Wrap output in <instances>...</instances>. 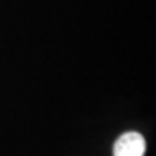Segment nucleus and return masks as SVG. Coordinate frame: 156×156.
<instances>
[{"label":"nucleus","instance_id":"f257e3e1","mask_svg":"<svg viewBox=\"0 0 156 156\" xmlns=\"http://www.w3.org/2000/svg\"><path fill=\"white\" fill-rule=\"evenodd\" d=\"M146 142L137 132L122 134L114 143L113 156H145Z\"/></svg>","mask_w":156,"mask_h":156}]
</instances>
